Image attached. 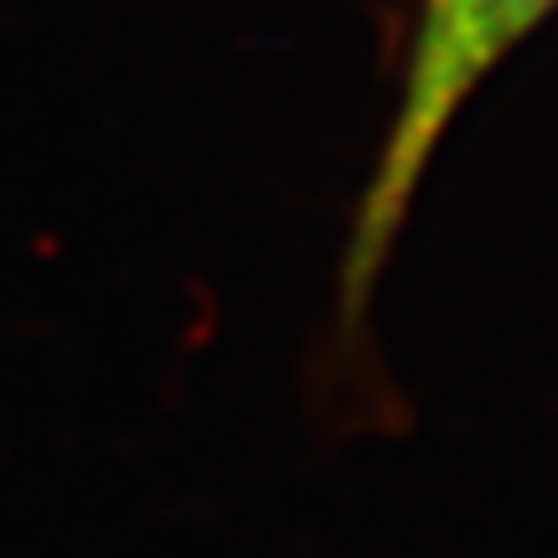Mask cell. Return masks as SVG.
Returning <instances> with one entry per match:
<instances>
[{"instance_id":"6da1fadb","label":"cell","mask_w":558,"mask_h":558,"mask_svg":"<svg viewBox=\"0 0 558 558\" xmlns=\"http://www.w3.org/2000/svg\"><path fill=\"white\" fill-rule=\"evenodd\" d=\"M554 5L558 0H422L402 69V94H397L392 123H387V143L377 153L363 196H357L353 231H348L343 279H338L348 328H357L363 304L373 299V284L392 255L407 211H412V196L422 186L436 143L456 123L475 84Z\"/></svg>"}]
</instances>
